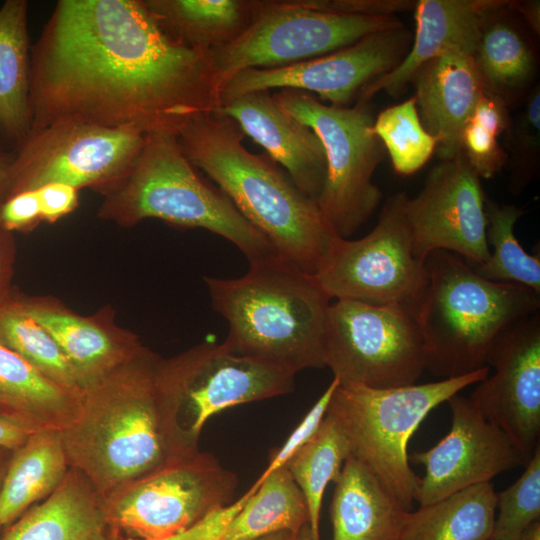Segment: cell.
I'll list each match as a JSON object with an SVG mask.
<instances>
[{
  "mask_svg": "<svg viewBox=\"0 0 540 540\" xmlns=\"http://www.w3.org/2000/svg\"><path fill=\"white\" fill-rule=\"evenodd\" d=\"M29 98L31 131L76 121L176 135L220 107L209 52L168 35L144 0L58 1L31 45Z\"/></svg>",
  "mask_w": 540,
  "mask_h": 540,
  "instance_id": "6da1fadb",
  "label": "cell"
},
{
  "mask_svg": "<svg viewBox=\"0 0 540 540\" xmlns=\"http://www.w3.org/2000/svg\"><path fill=\"white\" fill-rule=\"evenodd\" d=\"M178 412L165 358L145 347L82 391L79 417L61 431L69 466L107 500L199 451L182 432Z\"/></svg>",
  "mask_w": 540,
  "mask_h": 540,
  "instance_id": "7a4b0ae2",
  "label": "cell"
},
{
  "mask_svg": "<svg viewBox=\"0 0 540 540\" xmlns=\"http://www.w3.org/2000/svg\"><path fill=\"white\" fill-rule=\"evenodd\" d=\"M244 137L219 109L194 116L176 134L188 161L218 185L278 257L315 276L334 234L316 202L269 157L247 150Z\"/></svg>",
  "mask_w": 540,
  "mask_h": 540,
  "instance_id": "3957f363",
  "label": "cell"
},
{
  "mask_svg": "<svg viewBox=\"0 0 540 540\" xmlns=\"http://www.w3.org/2000/svg\"><path fill=\"white\" fill-rule=\"evenodd\" d=\"M204 281L228 324L223 343L230 351L294 374L325 367L331 299L315 276L274 257L249 263L241 277Z\"/></svg>",
  "mask_w": 540,
  "mask_h": 540,
  "instance_id": "277c9868",
  "label": "cell"
},
{
  "mask_svg": "<svg viewBox=\"0 0 540 540\" xmlns=\"http://www.w3.org/2000/svg\"><path fill=\"white\" fill-rule=\"evenodd\" d=\"M429 281L413 311L426 352V370L442 379L488 366L499 339L539 312V294L528 287L480 276L460 256L430 253Z\"/></svg>",
  "mask_w": 540,
  "mask_h": 540,
  "instance_id": "5b68a950",
  "label": "cell"
},
{
  "mask_svg": "<svg viewBox=\"0 0 540 540\" xmlns=\"http://www.w3.org/2000/svg\"><path fill=\"white\" fill-rule=\"evenodd\" d=\"M194 168L176 135L148 134L127 174L103 194L99 217L123 227L156 218L208 230L235 245L249 263L278 257L269 240Z\"/></svg>",
  "mask_w": 540,
  "mask_h": 540,
  "instance_id": "8992f818",
  "label": "cell"
},
{
  "mask_svg": "<svg viewBox=\"0 0 540 540\" xmlns=\"http://www.w3.org/2000/svg\"><path fill=\"white\" fill-rule=\"evenodd\" d=\"M489 373L486 366L459 377L391 388L339 382L326 413L344 432L350 456L411 511L420 483L409 463L412 435L433 409Z\"/></svg>",
  "mask_w": 540,
  "mask_h": 540,
  "instance_id": "52a82bcc",
  "label": "cell"
},
{
  "mask_svg": "<svg viewBox=\"0 0 540 540\" xmlns=\"http://www.w3.org/2000/svg\"><path fill=\"white\" fill-rule=\"evenodd\" d=\"M272 96L320 139L327 174L316 204L329 230L348 238L368 220L382 198L372 177L384 147L374 133L369 103L334 106L292 89L278 90Z\"/></svg>",
  "mask_w": 540,
  "mask_h": 540,
  "instance_id": "ba28073f",
  "label": "cell"
},
{
  "mask_svg": "<svg viewBox=\"0 0 540 540\" xmlns=\"http://www.w3.org/2000/svg\"><path fill=\"white\" fill-rule=\"evenodd\" d=\"M401 26L395 16L334 12L317 7L313 0H254L247 28L209 52L219 96L240 71L294 64Z\"/></svg>",
  "mask_w": 540,
  "mask_h": 540,
  "instance_id": "9c48e42d",
  "label": "cell"
},
{
  "mask_svg": "<svg viewBox=\"0 0 540 540\" xmlns=\"http://www.w3.org/2000/svg\"><path fill=\"white\" fill-rule=\"evenodd\" d=\"M340 383L373 388L415 384L427 366L411 307L339 299L328 308L325 367Z\"/></svg>",
  "mask_w": 540,
  "mask_h": 540,
  "instance_id": "30bf717a",
  "label": "cell"
},
{
  "mask_svg": "<svg viewBox=\"0 0 540 540\" xmlns=\"http://www.w3.org/2000/svg\"><path fill=\"white\" fill-rule=\"evenodd\" d=\"M407 199L405 192L389 196L366 236L331 237L315 275L331 300L397 303L414 309L429 276L413 253Z\"/></svg>",
  "mask_w": 540,
  "mask_h": 540,
  "instance_id": "8fae6325",
  "label": "cell"
},
{
  "mask_svg": "<svg viewBox=\"0 0 540 540\" xmlns=\"http://www.w3.org/2000/svg\"><path fill=\"white\" fill-rule=\"evenodd\" d=\"M237 475L200 450L180 457L104 500L126 540H166L232 503Z\"/></svg>",
  "mask_w": 540,
  "mask_h": 540,
  "instance_id": "7c38bea8",
  "label": "cell"
},
{
  "mask_svg": "<svg viewBox=\"0 0 540 540\" xmlns=\"http://www.w3.org/2000/svg\"><path fill=\"white\" fill-rule=\"evenodd\" d=\"M147 135L134 128L76 121L34 129L14 152L8 197L52 182L103 195L127 174Z\"/></svg>",
  "mask_w": 540,
  "mask_h": 540,
  "instance_id": "4fadbf2b",
  "label": "cell"
},
{
  "mask_svg": "<svg viewBox=\"0 0 540 540\" xmlns=\"http://www.w3.org/2000/svg\"><path fill=\"white\" fill-rule=\"evenodd\" d=\"M410 44V33L403 25L369 34L319 57L275 68L246 69L223 86L220 104L249 93L292 89L316 94L326 104L349 106L365 86L403 60Z\"/></svg>",
  "mask_w": 540,
  "mask_h": 540,
  "instance_id": "5bb4252c",
  "label": "cell"
},
{
  "mask_svg": "<svg viewBox=\"0 0 540 540\" xmlns=\"http://www.w3.org/2000/svg\"><path fill=\"white\" fill-rule=\"evenodd\" d=\"M179 395V426L199 448L208 419L240 404L288 394L295 375L271 363L241 356L224 343L204 341L170 357Z\"/></svg>",
  "mask_w": 540,
  "mask_h": 540,
  "instance_id": "9a60e30c",
  "label": "cell"
},
{
  "mask_svg": "<svg viewBox=\"0 0 540 540\" xmlns=\"http://www.w3.org/2000/svg\"><path fill=\"white\" fill-rule=\"evenodd\" d=\"M485 199L480 178L462 154L436 164L406 203L414 256L424 263L430 253L447 251L471 266L485 263L490 254Z\"/></svg>",
  "mask_w": 540,
  "mask_h": 540,
  "instance_id": "2e32d148",
  "label": "cell"
},
{
  "mask_svg": "<svg viewBox=\"0 0 540 540\" xmlns=\"http://www.w3.org/2000/svg\"><path fill=\"white\" fill-rule=\"evenodd\" d=\"M452 413L450 431L432 448L409 455L423 465L416 499L427 505L496 475L525 466L528 460L511 439L488 421L468 397L447 400Z\"/></svg>",
  "mask_w": 540,
  "mask_h": 540,
  "instance_id": "e0dca14e",
  "label": "cell"
},
{
  "mask_svg": "<svg viewBox=\"0 0 540 540\" xmlns=\"http://www.w3.org/2000/svg\"><path fill=\"white\" fill-rule=\"evenodd\" d=\"M488 366L468 398L529 461L540 447V311L499 339Z\"/></svg>",
  "mask_w": 540,
  "mask_h": 540,
  "instance_id": "ac0fdd59",
  "label": "cell"
},
{
  "mask_svg": "<svg viewBox=\"0 0 540 540\" xmlns=\"http://www.w3.org/2000/svg\"><path fill=\"white\" fill-rule=\"evenodd\" d=\"M511 0H419L414 17L415 35L403 60L360 92L357 101L369 103L385 91L397 96L429 60L459 50L474 54L483 25L494 13L509 8Z\"/></svg>",
  "mask_w": 540,
  "mask_h": 540,
  "instance_id": "d6986e66",
  "label": "cell"
},
{
  "mask_svg": "<svg viewBox=\"0 0 540 540\" xmlns=\"http://www.w3.org/2000/svg\"><path fill=\"white\" fill-rule=\"evenodd\" d=\"M219 110L262 146L302 193L317 201L327 164L323 145L311 128L286 113L268 91L224 101Z\"/></svg>",
  "mask_w": 540,
  "mask_h": 540,
  "instance_id": "ffe728a7",
  "label": "cell"
},
{
  "mask_svg": "<svg viewBox=\"0 0 540 540\" xmlns=\"http://www.w3.org/2000/svg\"><path fill=\"white\" fill-rule=\"evenodd\" d=\"M18 296L24 310L62 350L81 391L104 379L146 347L137 335L116 326L103 312L86 317L53 298Z\"/></svg>",
  "mask_w": 540,
  "mask_h": 540,
  "instance_id": "44dd1931",
  "label": "cell"
},
{
  "mask_svg": "<svg viewBox=\"0 0 540 540\" xmlns=\"http://www.w3.org/2000/svg\"><path fill=\"white\" fill-rule=\"evenodd\" d=\"M422 125L437 140L440 160L461 155V134L485 91L473 54L453 50L423 64L414 74Z\"/></svg>",
  "mask_w": 540,
  "mask_h": 540,
  "instance_id": "7402d4cb",
  "label": "cell"
},
{
  "mask_svg": "<svg viewBox=\"0 0 540 540\" xmlns=\"http://www.w3.org/2000/svg\"><path fill=\"white\" fill-rule=\"evenodd\" d=\"M112 534L104 498L70 467L50 496L3 528L0 540H110Z\"/></svg>",
  "mask_w": 540,
  "mask_h": 540,
  "instance_id": "603a6c76",
  "label": "cell"
},
{
  "mask_svg": "<svg viewBox=\"0 0 540 540\" xmlns=\"http://www.w3.org/2000/svg\"><path fill=\"white\" fill-rule=\"evenodd\" d=\"M81 399L0 343V415L30 433L61 432L79 417Z\"/></svg>",
  "mask_w": 540,
  "mask_h": 540,
  "instance_id": "cb8c5ba5",
  "label": "cell"
},
{
  "mask_svg": "<svg viewBox=\"0 0 540 540\" xmlns=\"http://www.w3.org/2000/svg\"><path fill=\"white\" fill-rule=\"evenodd\" d=\"M407 511L364 465L349 456L330 505L331 540H400Z\"/></svg>",
  "mask_w": 540,
  "mask_h": 540,
  "instance_id": "d4e9b609",
  "label": "cell"
},
{
  "mask_svg": "<svg viewBox=\"0 0 540 540\" xmlns=\"http://www.w3.org/2000/svg\"><path fill=\"white\" fill-rule=\"evenodd\" d=\"M28 2L0 7V148L16 152L32 129Z\"/></svg>",
  "mask_w": 540,
  "mask_h": 540,
  "instance_id": "484cf974",
  "label": "cell"
},
{
  "mask_svg": "<svg viewBox=\"0 0 540 540\" xmlns=\"http://www.w3.org/2000/svg\"><path fill=\"white\" fill-rule=\"evenodd\" d=\"M70 469L61 432L31 433L13 450L0 486V525L15 521L34 504L50 496Z\"/></svg>",
  "mask_w": 540,
  "mask_h": 540,
  "instance_id": "4316f807",
  "label": "cell"
},
{
  "mask_svg": "<svg viewBox=\"0 0 540 540\" xmlns=\"http://www.w3.org/2000/svg\"><path fill=\"white\" fill-rule=\"evenodd\" d=\"M160 27L180 43L211 52L249 25L254 0H144Z\"/></svg>",
  "mask_w": 540,
  "mask_h": 540,
  "instance_id": "83f0119b",
  "label": "cell"
},
{
  "mask_svg": "<svg viewBox=\"0 0 540 540\" xmlns=\"http://www.w3.org/2000/svg\"><path fill=\"white\" fill-rule=\"evenodd\" d=\"M497 493L484 482L407 511L400 540H491Z\"/></svg>",
  "mask_w": 540,
  "mask_h": 540,
  "instance_id": "f1b7e54d",
  "label": "cell"
},
{
  "mask_svg": "<svg viewBox=\"0 0 540 540\" xmlns=\"http://www.w3.org/2000/svg\"><path fill=\"white\" fill-rule=\"evenodd\" d=\"M236 504L223 540H256L282 530L297 534L309 522L306 500L285 466L259 477Z\"/></svg>",
  "mask_w": 540,
  "mask_h": 540,
  "instance_id": "f546056e",
  "label": "cell"
},
{
  "mask_svg": "<svg viewBox=\"0 0 540 540\" xmlns=\"http://www.w3.org/2000/svg\"><path fill=\"white\" fill-rule=\"evenodd\" d=\"M510 7L488 18L473 54L485 90L506 102L527 88L536 71L529 41L506 15Z\"/></svg>",
  "mask_w": 540,
  "mask_h": 540,
  "instance_id": "4dcf8cb0",
  "label": "cell"
},
{
  "mask_svg": "<svg viewBox=\"0 0 540 540\" xmlns=\"http://www.w3.org/2000/svg\"><path fill=\"white\" fill-rule=\"evenodd\" d=\"M349 456L350 447L344 432L326 413L314 435L285 464L306 500L308 524L316 538H320L324 491L330 482L337 481Z\"/></svg>",
  "mask_w": 540,
  "mask_h": 540,
  "instance_id": "1f68e13d",
  "label": "cell"
},
{
  "mask_svg": "<svg viewBox=\"0 0 540 540\" xmlns=\"http://www.w3.org/2000/svg\"><path fill=\"white\" fill-rule=\"evenodd\" d=\"M524 213L515 205L485 199L486 240L491 250L485 263L472 268L488 280L519 284L540 294V254L526 252L514 233Z\"/></svg>",
  "mask_w": 540,
  "mask_h": 540,
  "instance_id": "d6a6232c",
  "label": "cell"
},
{
  "mask_svg": "<svg viewBox=\"0 0 540 540\" xmlns=\"http://www.w3.org/2000/svg\"><path fill=\"white\" fill-rule=\"evenodd\" d=\"M0 343L54 382L81 391L62 350L46 329L24 310L17 293L0 305Z\"/></svg>",
  "mask_w": 540,
  "mask_h": 540,
  "instance_id": "836d02e7",
  "label": "cell"
},
{
  "mask_svg": "<svg viewBox=\"0 0 540 540\" xmlns=\"http://www.w3.org/2000/svg\"><path fill=\"white\" fill-rule=\"evenodd\" d=\"M373 130L400 175L416 173L436 151L437 140L422 125L414 97L382 110Z\"/></svg>",
  "mask_w": 540,
  "mask_h": 540,
  "instance_id": "e575fe53",
  "label": "cell"
},
{
  "mask_svg": "<svg viewBox=\"0 0 540 540\" xmlns=\"http://www.w3.org/2000/svg\"><path fill=\"white\" fill-rule=\"evenodd\" d=\"M511 122L507 102L485 90L461 134V154L479 178H492L505 165L508 156L498 138Z\"/></svg>",
  "mask_w": 540,
  "mask_h": 540,
  "instance_id": "d590c367",
  "label": "cell"
},
{
  "mask_svg": "<svg viewBox=\"0 0 540 540\" xmlns=\"http://www.w3.org/2000/svg\"><path fill=\"white\" fill-rule=\"evenodd\" d=\"M496 509L491 540H517L530 524L540 520V447L523 474L497 493Z\"/></svg>",
  "mask_w": 540,
  "mask_h": 540,
  "instance_id": "8d00e7d4",
  "label": "cell"
},
{
  "mask_svg": "<svg viewBox=\"0 0 540 540\" xmlns=\"http://www.w3.org/2000/svg\"><path fill=\"white\" fill-rule=\"evenodd\" d=\"M512 160L511 183L520 191L535 175L540 151V90L534 87L507 131Z\"/></svg>",
  "mask_w": 540,
  "mask_h": 540,
  "instance_id": "74e56055",
  "label": "cell"
},
{
  "mask_svg": "<svg viewBox=\"0 0 540 540\" xmlns=\"http://www.w3.org/2000/svg\"><path fill=\"white\" fill-rule=\"evenodd\" d=\"M338 384V378L333 377L326 390L295 427L284 444L271 454L268 465L260 477H265L285 466L290 457L314 435L326 414L329 402Z\"/></svg>",
  "mask_w": 540,
  "mask_h": 540,
  "instance_id": "f35d334b",
  "label": "cell"
},
{
  "mask_svg": "<svg viewBox=\"0 0 540 540\" xmlns=\"http://www.w3.org/2000/svg\"><path fill=\"white\" fill-rule=\"evenodd\" d=\"M41 221L36 190L14 194L0 205V228L9 233L31 231Z\"/></svg>",
  "mask_w": 540,
  "mask_h": 540,
  "instance_id": "ab89813d",
  "label": "cell"
},
{
  "mask_svg": "<svg viewBox=\"0 0 540 540\" xmlns=\"http://www.w3.org/2000/svg\"><path fill=\"white\" fill-rule=\"evenodd\" d=\"M38 193L41 219L55 223L78 206V189L61 182H52L36 190Z\"/></svg>",
  "mask_w": 540,
  "mask_h": 540,
  "instance_id": "60d3db41",
  "label": "cell"
},
{
  "mask_svg": "<svg viewBox=\"0 0 540 540\" xmlns=\"http://www.w3.org/2000/svg\"><path fill=\"white\" fill-rule=\"evenodd\" d=\"M15 259L16 247L13 234L0 228V305L14 294Z\"/></svg>",
  "mask_w": 540,
  "mask_h": 540,
  "instance_id": "b9f144b4",
  "label": "cell"
},
{
  "mask_svg": "<svg viewBox=\"0 0 540 540\" xmlns=\"http://www.w3.org/2000/svg\"><path fill=\"white\" fill-rule=\"evenodd\" d=\"M30 434L22 426L0 415V448L13 451L23 445Z\"/></svg>",
  "mask_w": 540,
  "mask_h": 540,
  "instance_id": "7bdbcfd3",
  "label": "cell"
},
{
  "mask_svg": "<svg viewBox=\"0 0 540 540\" xmlns=\"http://www.w3.org/2000/svg\"><path fill=\"white\" fill-rule=\"evenodd\" d=\"M511 10L519 12L534 34L540 33V2L537 0L512 1Z\"/></svg>",
  "mask_w": 540,
  "mask_h": 540,
  "instance_id": "ee69618b",
  "label": "cell"
},
{
  "mask_svg": "<svg viewBox=\"0 0 540 540\" xmlns=\"http://www.w3.org/2000/svg\"><path fill=\"white\" fill-rule=\"evenodd\" d=\"M14 153L0 148V205L9 196L10 167Z\"/></svg>",
  "mask_w": 540,
  "mask_h": 540,
  "instance_id": "f6af8a7d",
  "label": "cell"
},
{
  "mask_svg": "<svg viewBox=\"0 0 540 540\" xmlns=\"http://www.w3.org/2000/svg\"><path fill=\"white\" fill-rule=\"evenodd\" d=\"M517 540H540V520L530 524Z\"/></svg>",
  "mask_w": 540,
  "mask_h": 540,
  "instance_id": "bcb514c9",
  "label": "cell"
},
{
  "mask_svg": "<svg viewBox=\"0 0 540 540\" xmlns=\"http://www.w3.org/2000/svg\"><path fill=\"white\" fill-rule=\"evenodd\" d=\"M295 536L296 534L291 531L282 530V531L265 535L256 540H295Z\"/></svg>",
  "mask_w": 540,
  "mask_h": 540,
  "instance_id": "7dc6e473",
  "label": "cell"
},
{
  "mask_svg": "<svg viewBox=\"0 0 540 540\" xmlns=\"http://www.w3.org/2000/svg\"><path fill=\"white\" fill-rule=\"evenodd\" d=\"M295 540H320V538H316L309 527V524L304 525L300 531L296 534Z\"/></svg>",
  "mask_w": 540,
  "mask_h": 540,
  "instance_id": "c3c4849f",
  "label": "cell"
},
{
  "mask_svg": "<svg viewBox=\"0 0 540 540\" xmlns=\"http://www.w3.org/2000/svg\"><path fill=\"white\" fill-rule=\"evenodd\" d=\"M12 451L0 448V467L10 458Z\"/></svg>",
  "mask_w": 540,
  "mask_h": 540,
  "instance_id": "681fc988",
  "label": "cell"
},
{
  "mask_svg": "<svg viewBox=\"0 0 540 540\" xmlns=\"http://www.w3.org/2000/svg\"><path fill=\"white\" fill-rule=\"evenodd\" d=\"M110 540H126L118 530H116L115 528H113V534L110 538Z\"/></svg>",
  "mask_w": 540,
  "mask_h": 540,
  "instance_id": "f907efd6",
  "label": "cell"
},
{
  "mask_svg": "<svg viewBox=\"0 0 540 540\" xmlns=\"http://www.w3.org/2000/svg\"><path fill=\"white\" fill-rule=\"evenodd\" d=\"M8 460L0 467V486H1L4 474H5V470H6ZM0 529H2L1 525H0Z\"/></svg>",
  "mask_w": 540,
  "mask_h": 540,
  "instance_id": "816d5d0a",
  "label": "cell"
}]
</instances>
